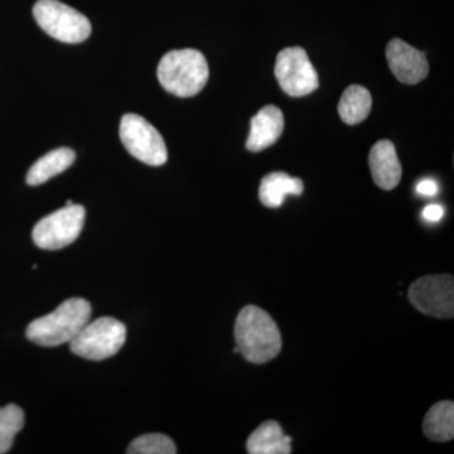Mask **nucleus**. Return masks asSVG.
Listing matches in <instances>:
<instances>
[{"instance_id": "9d476101", "label": "nucleus", "mask_w": 454, "mask_h": 454, "mask_svg": "<svg viewBox=\"0 0 454 454\" xmlns=\"http://www.w3.org/2000/svg\"><path fill=\"white\" fill-rule=\"evenodd\" d=\"M387 59L391 73L400 82L415 85L428 76L429 64L426 55L399 38L387 43Z\"/></svg>"}, {"instance_id": "f03ea898", "label": "nucleus", "mask_w": 454, "mask_h": 454, "mask_svg": "<svg viewBox=\"0 0 454 454\" xmlns=\"http://www.w3.org/2000/svg\"><path fill=\"white\" fill-rule=\"evenodd\" d=\"M91 318V304L83 298H70L50 315L35 319L26 331L27 339L43 348L70 343Z\"/></svg>"}, {"instance_id": "4468645a", "label": "nucleus", "mask_w": 454, "mask_h": 454, "mask_svg": "<svg viewBox=\"0 0 454 454\" xmlns=\"http://www.w3.org/2000/svg\"><path fill=\"white\" fill-rule=\"evenodd\" d=\"M304 184L300 178H293L283 172H274L262 179L259 188V199L262 205L278 208L283 205L288 195L300 196L303 193Z\"/></svg>"}, {"instance_id": "f3484780", "label": "nucleus", "mask_w": 454, "mask_h": 454, "mask_svg": "<svg viewBox=\"0 0 454 454\" xmlns=\"http://www.w3.org/2000/svg\"><path fill=\"white\" fill-rule=\"evenodd\" d=\"M372 98L369 90L360 85H351L343 92L339 103L340 119L348 125L360 124L372 112Z\"/></svg>"}, {"instance_id": "7ed1b4c3", "label": "nucleus", "mask_w": 454, "mask_h": 454, "mask_svg": "<svg viewBox=\"0 0 454 454\" xmlns=\"http://www.w3.org/2000/svg\"><path fill=\"white\" fill-rule=\"evenodd\" d=\"M158 80L164 90L178 98H192L202 91L210 76L208 64L200 51L175 50L158 65Z\"/></svg>"}, {"instance_id": "f257e3e1", "label": "nucleus", "mask_w": 454, "mask_h": 454, "mask_svg": "<svg viewBox=\"0 0 454 454\" xmlns=\"http://www.w3.org/2000/svg\"><path fill=\"white\" fill-rule=\"evenodd\" d=\"M234 336L239 354L258 365L273 360L282 349V334L276 322L256 306L240 310L236 317Z\"/></svg>"}, {"instance_id": "aec40b11", "label": "nucleus", "mask_w": 454, "mask_h": 454, "mask_svg": "<svg viewBox=\"0 0 454 454\" xmlns=\"http://www.w3.org/2000/svg\"><path fill=\"white\" fill-rule=\"evenodd\" d=\"M438 190V184L434 179H423V181H420L417 186V192L419 193V195L426 197H433L437 195Z\"/></svg>"}, {"instance_id": "6ab92c4d", "label": "nucleus", "mask_w": 454, "mask_h": 454, "mask_svg": "<svg viewBox=\"0 0 454 454\" xmlns=\"http://www.w3.org/2000/svg\"><path fill=\"white\" fill-rule=\"evenodd\" d=\"M127 453L129 454H176L175 442L166 434L153 433V434L140 435L131 442Z\"/></svg>"}, {"instance_id": "f8f14e48", "label": "nucleus", "mask_w": 454, "mask_h": 454, "mask_svg": "<svg viewBox=\"0 0 454 454\" xmlns=\"http://www.w3.org/2000/svg\"><path fill=\"white\" fill-rule=\"evenodd\" d=\"M284 116L282 110L274 106L262 107L252 119L247 149L250 152H262L273 145L282 137Z\"/></svg>"}, {"instance_id": "412c9836", "label": "nucleus", "mask_w": 454, "mask_h": 454, "mask_svg": "<svg viewBox=\"0 0 454 454\" xmlns=\"http://www.w3.org/2000/svg\"><path fill=\"white\" fill-rule=\"evenodd\" d=\"M444 215V208L439 205H428L423 210V217L429 223H438Z\"/></svg>"}, {"instance_id": "1a4fd4ad", "label": "nucleus", "mask_w": 454, "mask_h": 454, "mask_svg": "<svg viewBox=\"0 0 454 454\" xmlns=\"http://www.w3.org/2000/svg\"><path fill=\"white\" fill-rule=\"evenodd\" d=\"M409 301L423 315L435 318L454 316V279L452 276L419 278L409 288Z\"/></svg>"}, {"instance_id": "9b49d317", "label": "nucleus", "mask_w": 454, "mask_h": 454, "mask_svg": "<svg viewBox=\"0 0 454 454\" xmlns=\"http://www.w3.org/2000/svg\"><path fill=\"white\" fill-rule=\"evenodd\" d=\"M369 166L376 186L385 191L394 190L402 179V164L395 145L389 140L373 145L369 155Z\"/></svg>"}, {"instance_id": "ddd939ff", "label": "nucleus", "mask_w": 454, "mask_h": 454, "mask_svg": "<svg viewBox=\"0 0 454 454\" xmlns=\"http://www.w3.org/2000/svg\"><path fill=\"white\" fill-rule=\"evenodd\" d=\"M292 438L284 434L283 428L276 420H268L254 430L247 441L250 454L292 453Z\"/></svg>"}, {"instance_id": "20e7f679", "label": "nucleus", "mask_w": 454, "mask_h": 454, "mask_svg": "<svg viewBox=\"0 0 454 454\" xmlns=\"http://www.w3.org/2000/svg\"><path fill=\"white\" fill-rule=\"evenodd\" d=\"M127 340V327L113 317H100L89 321L70 342L76 356L91 361H103L121 351Z\"/></svg>"}, {"instance_id": "0eeeda50", "label": "nucleus", "mask_w": 454, "mask_h": 454, "mask_svg": "<svg viewBox=\"0 0 454 454\" xmlns=\"http://www.w3.org/2000/svg\"><path fill=\"white\" fill-rule=\"evenodd\" d=\"M85 216L83 206L66 205L37 223L32 231L33 241L40 249H64L82 234Z\"/></svg>"}, {"instance_id": "a211bd4d", "label": "nucleus", "mask_w": 454, "mask_h": 454, "mask_svg": "<svg viewBox=\"0 0 454 454\" xmlns=\"http://www.w3.org/2000/svg\"><path fill=\"white\" fill-rule=\"evenodd\" d=\"M25 426V413L18 405L0 408V454L9 452L14 438Z\"/></svg>"}, {"instance_id": "423d86ee", "label": "nucleus", "mask_w": 454, "mask_h": 454, "mask_svg": "<svg viewBox=\"0 0 454 454\" xmlns=\"http://www.w3.org/2000/svg\"><path fill=\"white\" fill-rule=\"evenodd\" d=\"M119 134L122 145L140 162L160 167L168 160V151L163 137L142 116L125 114L121 118Z\"/></svg>"}, {"instance_id": "6e6552de", "label": "nucleus", "mask_w": 454, "mask_h": 454, "mask_svg": "<svg viewBox=\"0 0 454 454\" xmlns=\"http://www.w3.org/2000/svg\"><path fill=\"white\" fill-rule=\"evenodd\" d=\"M274 71L280 88L289 97H307L318 89V74L301 47L280 51Z\"/></svg>"}, {"instance_id": "dca6fc26", "label": "nucleus", "mask_w": 454, "mask_h": 454, "mask_svg": "<svg viewBox=\"0 0 454 454\" xmlns=\"http://www.w3.org/2000/svg\"><path fill=\"white\" fill-rule=\"evenodd\" d=\"M423 430L433 442H450L454 437V404L443 400L433 405L424 418Z\"/></svg>"}, {"instance_id": "2eb2a0df", "label": "nucleus", "mask_w": 454, "mask_h": 454, "mask_svg": "<svg viewBox=\"0 0 454 454\" xmlns=\"http://www.w3.org/2000/svg\"><path fill=\"white\" fill-rule=\"evenodd\" d=\"M74 160H76V154L73 149H55L33 164L27 173V184L29 186H40V184H46L51 178L56 177L59 173L70 168Z\"/></svg>"}, {"instance_id": "39448f33", "label": "nucleus", "mask_w": 454, "mask_h": 454, "mask_svg": "<svg viewBox=\"0 0 454 454\" xmlns=\"http://www.w3.org/2000/svg\"><path fill=\"white\" fill-rule=\"evenodd\" d=\"M33 16L47 35L64 43H80L91 35L89 18L59 0H38Z\"/></svg>"}]
</instances>
